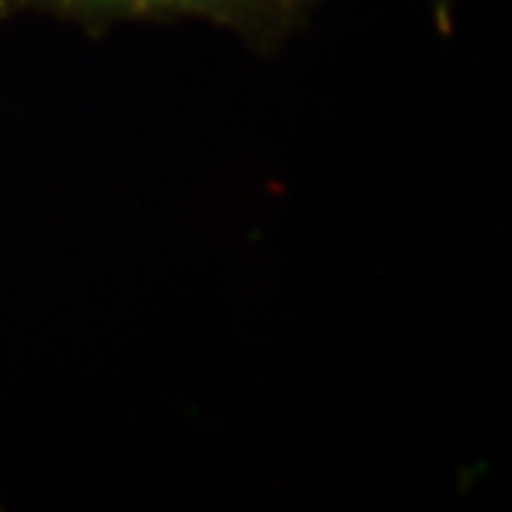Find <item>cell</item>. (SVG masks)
Segmentation results:
<instances>
[{
    "label": "cell",
    "instance_id": "1",
    "mask_svg": "<svg viewBox=\"0 0 512 512\" xmlns=\"http://www.w3.org/2000/svg\"><path fill=\"white\" fill-rule=\"evenodd\" d=\"M316 0H0V20L17 14H47L87 30L120 20L193 17L217 24L256 50H273L310 20Z\"/></svg>",
    "mask_w": 512,
    "mask_h": 512
},
{
    "label": "cell",
    "instance_id": "2",
    "mask_svg": "<svg viewBox=\"0 0 512 512\" xmlns=\"http://www.w3.org/2000/svg\"><path fill=\"white\" fill-rule=\"evenodd\" d=\"M433 4V17H436V27L449 34V27H453V14H456V0H429Z\"/></svg>",
    "mask_w": 512,
    "mask_h": 512
}]
</instances>
